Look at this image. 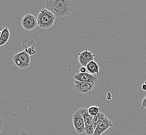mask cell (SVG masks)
<instances>
[{
    "label": "cell",
    "mask_w": 146,
    "mask_h": 135,
    "mask_svg": "<svg viewBox=\"0 0 146 135\" xmlns=\"http://www.w3.org/2000/svg\"><path fill=\"white\" fill-rule=\"evenodd\" d=\"M21 24L23 28L27 31L35 29L38 26L37 18L33 15L28 14L22 18Z\"/></svg>",
    "instance_id": "52a82bcc"
},
{
    "label": "cell",
    "mask_w": 146,
    "mask_h": 135,
    "mask_svg": "<svg viewBox=\"0 0 146 135\" xmlns=\"http://www.w3.org/2000/svg\"><path fill=\"white\" fill-rule=\"evenodd\" d=\"M23 50L26 48H33V49H36V44L35 41L31 38H28L26 40H25L23 44Z\"/></svg>",
    "instance_id": "4fadbf2b"
},
{
    "label": "cell",
    "mask_w": 146,
    "mask_h": 135,
    "mask_svg": "<svg viewBox=\"0 0 146 135\" xmlns=\"http://www.w3.org/2000/svg\"><path fill=\"white\" fill-rule=\"evenodd\" d=\"M145 84H146V82H145Z\"/></svg>",
    "instance_id": "7402d4cb"
},
{
    "label": "cell",
    "mask_w": 146,
    "mask_h": 135,
    "mask_svg": "<svg viewBox=\"0 0 146 135\" xmlns=\"http://www.w3.org/2000/svg\"><path fill=\"white\" fill-rule=\"evenodd\" d=\"M142 89H143V90L144 91L146 92V84H145V83H144L142 85Z\"/></svg>",
    "instance_id": "44dd1931"
},
{
    "label": "cell",
    "mask_w": 146,
    "mask_h": 135,
    "mask_svg": "<svg viewBox=\"0 0 146 135\" xmlns=\"http://www.w3.org/2000/svg\"><path fill=\"white\" fill-rule=\"evenodd\" d=\"M55 19L56 16L52 13L47 9H42L39 12L37 18L38 25L42 29H49L53 26Z\"/></svg>",
    "instance_id": "7a4b0ae2"
},
{
    "label": "cell",
    "mask_w": 146,
    "mask_h": 135,
    "mask_svg": "<svg viewBox=\"0 0 146 135\" xmlns=\"http://www.w3.org/2000/svg\"><path fill=\"white\" fill-rule=\"evenodd\" d=\"M88 109L89 114L93 117L98 114L100 113V111L101 110V109L99 107H98L97 106H91L90 107H89V108H88Z\"/></svg>",
    "instance_id": "9a60e30c"
},
{
    "label": "cell",
    "mask_w": 146,
    "mask_h": 135,
    "mask_svg": "<svg viewBox=\"0 0 146 135\" xmlns=\"http://www.w3.org/2000/svg\"><path fill=\"white\" fill-rule=\"evenodd\" d=\"M12 60L16 66L20 69H26L31 64L30 56L25 51L15 54L13 56Z\"/></svg>",
    "instance_id": "277c9868"
},
{
    "label": "cell",
    "mask_w": 146,
    "mask_h": 135,
    "mask_svg": "<svg viewBox=\"0 0 146 135\" xmlns=\"http://www.w3.org/2000/svg\"><path fill=\"white\" fill-rule=\"evenodd\" d=\"M73 126L76 132L79 134L85 132V125L84 120L79 111L75 112L72 115Z\"/></svg>",
    "instance_id": "8992f818"
},
{
    "label": "cell",
    "mask_w": 146,
    "mask_h": 135,
    "mask_svg": "<svg viewBox=\"0 0 146 135\" xmlns=\"http://www.w3.org/2000/svg\"><path fill=\"white\" fill-rule=\"evenodd\" d=\"M86 68L88 73L92 74L97 75L100 73L99 66L97 64L96 62L94 60L90 62L86 66Z\"/></svg>",
    "instance_id": "8fae6325"
},
{
    "label": "cell",
    "mask_w": 146,
    "mask_h": 135,
    "mask_svg": "<svg viewBox=\"0 0 146 135\" xmlns=\"http://www.w3.org/2000/svg\"><path fill=\"white\" fill-rule=\"evenodd\" d=\"M141 108L142 109H146V96L143 99L142 101V105H141Z\"/></svg>",
    "instance_id": "ac0fdd59"
},
{
    "label": "cell",
    "mask_w": 146,
    "mask_h": 135,
    "mask_svg": "<svg viewBox=\"0 0 146 135\" xmlns=\"http://www.w3.org/2000/svg\"><path fill=\"white\" fill-rule=\"evenodd\" d=\"M73 78L74 80L83 82L91 83L95 85H96L98 82V77L97 75L87 72L84 73L78 72L73 75Z\"/></svg>",
    "instance_id": "5b68a950"
},
{
    "label": "cell",
    "mask_w": 146,
    "mask_h": 135,
    "mask_svg": "<svg viewBox=\"0 0 146 135\" xmlns=\"http://www.w3.org/2000/svg\"><path fill=\"white\" fill-rule=\"evenodd\" d=\"M5 27L4 26H0V41H1V34H2V32L3 31Z\"/></svg>",
    "instance_id": "ffe728a7"
},
{
    "label": "cell",
    "mask_w": 146,
    "mask_h": 135,
    "mask_svg": "<svg viewBox=\"0 0 146 135\" xmlns=\"http://www.w3.org/2000/svg\"><path fill=\"white\" fill-rule=\"evenodd\" d=\"M74 0H47V9L52 13L56 17H64L69 15L74 9Z\"/></svg>",
    "instance_id": "6da1fadb"
},
{
    "label": "cell",
    "mask_w": 146,
    "mask_h": 135,
    "mask_svg": "<svg viewBox=\"0 0 146 135\" xmlns=\"http://www.w3.org/2000/svg\"><path fill=\"white\" fill-rule=\"evenodd\" d=\"M80 73H86V71H87V69L86 68L84 67H82L81 68H80Z\"/></svg>",
    "instance_id": "d6986e66"
},
{
    "label": "cell",
    "mask_w": 146,
    "mask_h": 135,
    "mask_svg": "<svg viewBox=\"0 0 146 135\" xmlns=\"http://www.w3.org/2000/svg\"><path fill=\"white\" fill-rule=\"evenodd\" d=\"M95 57V55L93 53L92 50L89 51L88 48H86L82 53H79L78 60L82 67H86L90 62L94 60Z\"/></svg>",
    "instance_id": "ba28073f"
},
{
    "label": "cell",
    "mask_w": 146,
    "mask_h": 135,
    "mask_svg": "<svg viewBox=\"0 0 146 135\" xmlns=\"http://www.w3.org/2000/svg\"><path fill=\"white\" fill-rule=\"evenodd\" d=\"M78 111L84 119L85 127L93 126V116L89 114L88 109L83 108L79 109Z\"/></svg>",
    "instance_id": "30bf717a"
},
{
    "label": "cell",
    "mask_w": 146,
    "mask_h": 135,
    "mask_svg": "<svg viewBox=\"0 0 146 135\" xmlns=\"http://www.w3.org/2000/svg\"><path fill=\"white\" fill-rule=\"evenodd\" d=\"M4 125V118L1 115H0V134L3 130V126Z\"/></svg>",
    "instance_id": "e0dca14e"
},
{
    "label": "cell",
    "mask_w": 146,
    "mask_h": 135,
    "mask_svg": "<svg viewBox=\"0 0 146 135\" xmlns=\"http://www.w3.org/2000/svg\"><path fill=\"white\" fill-rule=\"evenodd\" d=\"M106 117V115L102 112H100L98 114L93 117V126L94 129H95L97 124L100 123V121L103 120Z\"/></svg>",
    "instance_id": "5bb4252c"
},
{
    "label": "cell",
    "mask_w": 146,
    "mask_h": 135,
    "mask_svg": "<svg viewBox=\"0 0 146 135\" xmlns=\"http://www.w3.org/2000/svg\"><path fill=\"white\" fill-rule=\"evenodd\" d=\"M23 51H25L27 54H28L30 56H32V55H35V54L36 53V51L35 49H33V48H26V49H24Z\"/></svg>",
    "instance_id": "2e32d148"
},
{
    "label": "cell",
    "mask_w": 146,
    "mask_h": 135,
    "mask_svg": "<svg viewBox=\"0 0 146 135\" xmlns=\"http://www.w3.org/2000/svg\"><path fill=\"white\" fill-rule=\"evenodd\" d=\"M10 36V32L9 29L7 27H5L2 32L1 38L0 41V46H2L5 44L9 40Z\"/></svg>",
    "instance_id": "7c38bea8"
},
{
    "label": "cell",
    "mask_w": 146,
    "mask_h": 135,
    "mask_svg": "<svg viewBox=\"0 0 146 135\" xmlns=\"http://www.w3.org/2000/svg\"><path fill=\"white\" fill-rule=\"evenodd\" d=\"M95 85L88 83L74 81L73 90L75 94L79 97H85L92 94Z\"/></svg>",
    "instance_id": "3957f363"
},
{
    "label": "cell",
    "mask_w": 146,
    "mask_h": 135,
    "mask_svg": "<svg viewBox=\"0 0 146 135\" xmlns=\"http://www.w3.org/2000/svg\"><path fill=\"white\" fill-rule=\"evenodd\" d=\"M112 123L111 120L106 117L103 120L100 121L97 124L93 135H101L106 132L108 128L112 126Z\"/></svg>",
    "instance_id": "9c48e42d"
}]
</instances>
